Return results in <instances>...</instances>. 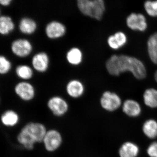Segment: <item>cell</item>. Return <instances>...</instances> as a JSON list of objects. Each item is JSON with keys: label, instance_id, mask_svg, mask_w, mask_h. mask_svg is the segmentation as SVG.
Here are the masks:
<instances>
[{"label": "cell", "instance_id": "cell-1", "mask_svg": "<svg viewBox=\"0 0 157 157\" xmlns=\"http://www.w3.org/2000/svg\"><path fill=\"white\" fill-rule=\"evenodd\" d=\"M106 67L112 76H118L121 73L128 71L137 79H143L146 76V68L141 61L124 55L110 56L106 62Z\"/></svg>", "mask_w": 157, "mask_h": 157}, {"label": "cell", "instance_id": "cell-2", "mask_svg": "<svg viewBox=\"0 0 157 157\" xmlns=\"http://www.w3.org/2000/svg\"><path fill=\"white\" fill-rule=\"evenodd\" d=\"M47 131L42 123L30 122L21 130L17 135V141L25 149L32 150L36 144L42 143Z\"/></svg>", "mask_w": 157, "mask_h": 157}, {"label": "cell", "instance_id": "cell-3", "mask_svg": "<svg viewBox=\"0 0 157 157\" xmlns=\"http://www.w3.org/2000/svg\"><path fill=\"white\" fill-rule=\"evenodd\" d=\"M78 9L85 16L101 20L105 11L104 0H77Z\"/></svg>", "mask_w": 157, "mask_h": 157}, {"label": "cell", "instance_id": "cell-4", "mask_svg": "<svg viewBox=\"0 0 157 157\" xmlns=\"http://www.w3.org/2000/svg\"><path fill=\"white\" fill-rule=\"evenodd\" d=\"M12 53L19 58L24 59L31 55L33 50V45L29 39L25 38H17L11 44Z\"/></svg>", "mask_w": 157, "mask_h": 157}, {"label": "cell", "instance_id": "cell-5", "mask_svg": "<svg viewBox=\"0 0 157 157\" xmlns=\"http://www.w3.org/2000/svg\"><path fill=\"white\" fill-rule=\"evenodd\" d=\"M47 106L54 116L62 117L66 115L69 110V104L67 101L61 96H52L47 101Z\"/></svg>", "mask_w": 157, "mask_h": 157}, {"label": "cell", "instance_id": "cell-6", "mask_svg": "<svg viewBox=\"0 0 157 157\" xmlns=\"http://www.w3.org/2000/svg\"><path fill=\"white\" fill-rule=\"evenodd\" d=\"M63 142L61 133L56 129H51L47 130L42 143L46 151L52 153L58 150Z\"/></svg>", "mask_w": 157, "mask_h": 157}, {"label": "cell", "instance_id": "cell-7", "mask_svg": "<svg viewBox=\"0 0 157 157\" xmlns=\"http://www.w3.org/2000/svg\"><path fill=\"white\" fill-rule=\"evenodd\" d=\"M15 94L25 102L33 101L36 96V90L33 85L28 81H21L14 87Z\"/></svg>", "mask_w": 157, "mask_h": 157}, {"label": "cell", "instance_id": "cell-8", "mask_svg": "<svg viewBox=\"0 0 157 157\" xmlns=\"http://www.w3.org/2000/svg\"><path fill=\"white\" fill-rule=\"evenodd\" d=\"M100 104L103 109L108 112H113L121 105V100L117 94L106 91L102 94L100 100Z\"/></svg>", "mask_w": 157, "mask_h": 157}, {"label": "cell", "instance_id": "cell-9", "mask_svg": "<svg viewBox=\"0 0 157 157\" xmlns=\"http://www.w3.org/2000/svg\"><path fill=\"white\" fill-rule=\"evenodd\" d=\"M67 29L63 23L58 21H52L47 24L45 28L46 37L51 40H57L64 36Z\"/></svg>", "mask_w": 157, "mask_h": 157}, {"label": "cell", "instance_id": "cell-10", "mask_svg": "<svg viewBox=\"0 0 157 157\" xmlns=\"http://www.w3.org/2000/svg\"><path fill=\"white\" fill-rule=\"evenodd\" d=\"M50 59L45 52H39L34 54L31 60V64L34 71L43 73L48 71L50 66Z\"/></svg>", "mask_w": 157, "mask_h": 157}, {"label": "cell", "instance_id": "cell-11", "mask_svg": "<svg viewBox=\"0 0 157 157\" xmlns=\"http://www.w3.org/2000/svg\"><path fill=\"white\" fill-rule=\"evenodd\" d=\"M65 90L69 97L73 99H77L81 98L84 94L85 86L81 80L73 78L68 82Z\"/></svg>", "mask_w": 157, "mask_h": 157}, {"label": "cell", "instance_id": "cell-12", "mask_svg": "<svg viewBox=\"0 0 157 157\" xmlns=\"http://www.w3.org/2000/svg\"><path fill=\"white\" fill-rule=\"evenodd\" d=\"M126 23L132 30L144 32L147 28L146 18L141 14L132 13L127 17Z\"/></svg>", "mask_w": 157, "mask_h": 157}, {"label": "cell", "instance_id": "cell-13", "mask_svg": "<svg viewBox=\"0 0 157 157\" xmlns=\"http://www.w3.org/2000/svg\"><path fill=\"white\" fill-rule=\"evenodd\" d=\"M18 27L21 34L29 36L36 33L38 29V25L36 21L33 18L25 17L19 21Z\"/></svg>", "mask_w": 157, "mask_h": 157}, {"label": "cell", "instance_id": "cell-14", "mask_svg": "<svg viewBox=\"0 0 157 157\" xmlns=\"http://www.w3.org/2000/svg\"><path fill=\"white\" fill-rule=\"evenodd\" d=\"M66 59L67 62L71 66L74 67L79 66L83 62V52L78 47H72L67 51Z\"/></svg>", "mask_w": 157, "mask_h": 157}, {"label": "cell", "instance_id": "cell-15", "mask_svg": "<svg viewBox=\"0 0 157 157\" xmlns=\"http://www.w3.org/2000/svg\"><path fill=\"white\" fill-rule=\"evenodd\" d=\"M123 111L128 115L132 117H136L140 115L141 108L140 104L135 100H127L124 101L122 107Z\"/></svg>", "mask_w": 157, "mask_h": 157}, {"label": "cell", "instance_id": "cell-16", "mask_svg": "<svg viewBox=\"0 0 157 157\" xmlns=\"http://www.w3.org/2000/svg\"><path fill=\"white\" fill-rule=\"evenodd\" d=\"M15 29V24L12 17L7 15L0 16V35L5 36L12 33Z\"/></svg>", "mask_w": 157, "mask_h": 157}, {"label": "cell", "instance_id": "cell-17", "mask_svg": "<svg viewBox=\"0 0 157 157\" xmlns=\"http://www.w3.org/2000/svg\"><path fill=\"white\" fill-rule=\"evenodd\" d=\"M139 151V147L137 144L127 141L121 146L119 150V155L120 157H137Z\"/></svg>", "mask_w": 157, "mask_h": 157}, {"label": "cell", "instance_id": "cell-18", "mask_svg": "<svg viewBox=\"0 0 157 157\" xmlns=\"http://www.w3.org/2000/svg\"><path fill=\"white\" fill-rule=\"evenodd\" d=\"M127 38L123 32H118L111 35L107 39V42L110 48L113 50L119 49L126 44Z\"/></svg>", "mask_w": 157, "mask_h": 157}, {"label": "cell", "instance_id": "cell-19", "mask_svg": "<svg viewBox=\"0 0 157 157\" xmlns=\"http://www.w3.org/2000/svg\"><path fill=\"white\" fill-rule=\"evenodd\" d=\"M34 70L31 66L26 64L18 65L15 68V74L21 81H29L33 78Z\"/></svg>", "mask_w": 157, "mask_h": 157}, {"label": "cell", "instance_id": "cell-20", "mask_svg": "<svg viewBox=\"0 0 157 157\" xmlns=\"http://www.w3.org/2000/svg\"><path fill=\"white\" fill-rule=\"evenodd\" d=\"M2 123L7 127H14L19 122V116L16 111L11 109L6 110L1 116Z\"/></svg>", "mask_w": 157, "mask_h": 157}, {"label": "cell", "instance_id": "cell-21", "mask_svg": "<svg viewBox=\"0 0 157 157\" xmlns=\"http://www.w3.org/2000/svg\"><path fill=\"white\" fill-rule=\"evenodd\" d=\"M144 135L150 139L157 137V121L154 119L147 120L144 122L142 126Z\"/></svg>", "mask_w": 157, "mask_h": 157}, {"label": "cell", "instance_id": "cell-22", "mask_svg": "<svg viewBox=\"0 0 157 157\" xmlns=\"http://www.w3.org/2000/svg\"><path fill=\"white\" fill-rule=\"evenodd\" d=\"M143 100L145 105L151 108L157 107V90L149 88L144 91Z\"/></svg>", "mask_w": 157, "mask_h": 157}, {"label": "cell", "instance_id": "cell-23", "mask_svg": "<svg viewBox=\"0 0 157 157\" xmlns=\"http://www.w3.org/2000/svg\"><path fill=\"white\" fill-rule=\"evenodd\" d=\"M12 68L11 60L6 56L0 54V75H7L11 72Z\"/></svg>", "mask_w": 157, "mask_h": 157}, {"label": "cell", "instance_id": "cell-24", "mask_svg": "<svg viewBox=\"0 0 157 157\" xmlns=\"http://www.w3.org/2000/svg\"><path fill=\"white\" fill-rule=\"evenodd\" d=\"M144 7L149 15L151 17H157V0L146 1L144 3Z\"/></svg>", "mask_w": 157, "mask_h": 157}, {"label": "cell", "instance_id": "cell-25", "mask_svg": "<svg viewBox=\"0 0 157 157\" xmlns=\"http://www.w3.org/2000/svg\"><path fill=\"white\" fill-rule=\"evenodd\" d=\"M147 45L150 58L154 63L157 65V45Z\"/></svg>", "mask_w": 157, "mask_h": 157}, {"label": "cell", "instance_id": "cell-26", "mask_svg": "<svg viewBox=\"0 0 157 157\" xmlns=\"http://www.w3.org/2000/svg\"><path fill=\"white\" fill-rule=\"evenodd\" d=\"M147 153L150 157H157V141L152 142L149 145Z\"/></svg>", "mask_w": 157, "mask_h": 157}, {"label": "cell", "instance_id": "cell-27", "mask_svg": "<svg viewBox=\"0 0 157 157\" xmlns=\"http://www.w3.org/2000/svg\"><path fill=\"white\" fill-rule=\"evenodd\" d=\"M147 44L157 45V33L153 34L149 37Z\"/></svg>", "mask_w": 157, "mask_h": 157}, {"label": "cell", "instance_id": "cell-28", "mask_svg": "<svg viewBox=\"0 0 157 157\" xmlns=\"http://www.w3.org/2000/svg\"><path fill=\"white\" fill-rule=\"evenodd\" d=\"M13 0H0V7H8L11 6Z\"/></svg>", "mask_w": 157, "mask_h": 157}, {"label": "cell", "instance_id": "cell-29", "mask_svg": "<svg viewBox=\"0 0 157 157\" xmlns=\"http://www.w3.org/2000/svg\"><path fill=\"white\" fill-rule=\"evenodd\" d=\"M155 81L157 82V70L156 71L155 73Z\"/></svg>", "mask_w": 157, "mask_h": 157}, {"label": "cell", "instance_id": "cell-30", "mask_svg": "<svg viewBox=\"0 0 157 157\" xmlns=\"http://www.w3.org/2000/svg\"><path fill=\"white\" fill-rule=\"evenodd\" d=\"M1 8H0V16H1Z\"/></svg>", "mask_w": 157, "mask_h": 157}, {"label": "cell", "instance_id": "cell-31", "mask_svg": "<svg viewBox=\"0 0 157 157\" xmlns=\"http://www.w3.org/2000/svg\"><path fill=\"white\" fill-rule=\"evenodd\" d=\"M0 101H1V99H0Z\"/></svg>", "mask_w": 157, "mask_h": 157}]
</instances>
